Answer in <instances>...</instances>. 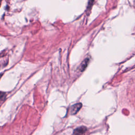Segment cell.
<instances>
[{"instance_id":"cell-2","label":"cell","mask_w":135,"mask_h":135,"mask_svg":"<svg viewBox=\"0 0 135 135\" xmlns=\"http://www.w3.org/2000/svg\"><path fill=\"white\" fill-rule=\"evenodd\" d=\"M86 131V128L84 126H82L75 129L74 130V134H83Z\"/></svg>"},{"instance_id":"cell-4","label":"cell","mask_w":135,"mask_h":135,"mask_svg":"<svg viewBox=\"0 0 135 135\" xmlns=\"http://www.w3.org/2000/svg\"><path fill=\"white\" fill-rule=\"evenodd\" d=\"M94 0H89L88 1V5L87 6V9H90L91 8V7H92L93 2H94Z\"/></svg>"},{"instance_id":"cell-3","label":"cell","mask_w":135,"mask_h":135,"mask_svg":"<svg viewBox=\"0 0 135 135\" xmlns=\"http://www.w3.org/2000/svg\"><path fill=\"white\" fill-rule=\"evenodd\" d=\"M89 62V59H86L82 62L81 66L80 67V69L81 72H82L83 71H84L85 70V69L86 68V67L87 66V65L88 64Z\"/></svg>"},{"instance_id":"cell-1","label":"cell","mask_w":135,"mask_h":135,"mask_svg":"<svg viewBox=\"0 0 135 135\" xmlns=\"http://www.w3.org/2000/svg\"><path fill=\"white\" fill-rule=\"evenodd\" d=\"M82 104L81 103H78L73 105L71 108V114H76L81 108Z\"/></svg>"}]
</instances>
